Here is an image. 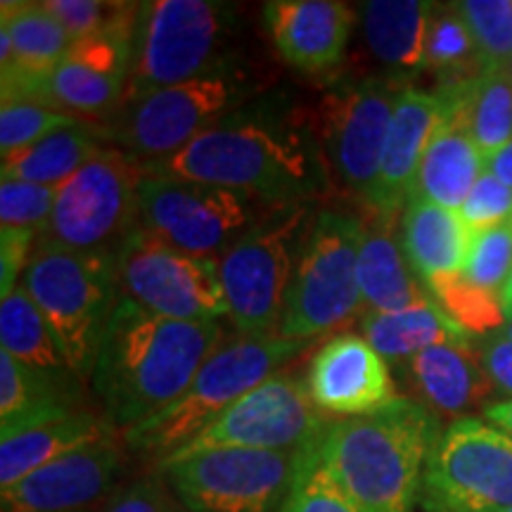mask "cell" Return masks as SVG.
Listing matches in <instances>:
<instances>
[{"label": "cell", "instance_id": "cell-24", "mask_svg": "<svg viewBox=\"0 0 512 512\" xmlns=\"http://www.w3.org/2000/svg\"><path fill=\"white\" fill-rule=\"evenodd\" d=\"M358 285L366 313H392L434 302L427 285L420 283V275L408 264L394 221L377 216L370 226H363Z\"/></svg>", "mask_w": 512, "mask_h": 512}, {"label": "cell", "instance_id": "cell-5", "mask_svg": "<svg viewBox=\"0 0 512 512\" xmlns=\"http://www.w3.org/2000/svg\"><path fill=\"white\" fill-rule=\"evenodd\" d=\"M69 368L81 384L93 380L102 339L121 299L117 252H69L36 245L22 280Z\"/></svg>", "mask_w": 512, "mask_h": 512}, {"label": "cell", "instance_id": "cell-38", "mask_svg": "<svg viewBox=\"0 0 512 512\" xmlns=\"http://www.w3.org/2000/svg\"><path fill=\"white\" fill-rule=\"evenodd\" d=\"M275 512H363L351 498L339 489V484L313 458L311 446L304 451L302 467L294 479L292 491L287 494Z\"/></svg>", "mask_w": 512, "mask_h": 512}, {"label": "cell", "instance_id": "cell-31", "mask_svg": "<svg viewBox=\"0 0 512 512\" xmlns=\"http://www.w3.org/2000/svg\"><path fill=\"white\" fill-rule=\"evenodd\" d=\"M361 332L384 361L396 366H406L411 358L439 344L467 342V332L458 328L437 302L392 313L368 311L361 318Z\"/></svg>", "mask_w": 512, "mask_h": 512}, {"label": "cell", "instance_id": "cell-34", "mask_svg": "<svg viewBox=\"0 0 512 512\" xmlns=\"http://www.w3.org/2000/svg\"><path fill=\"white\" fill-rule=\"evenodd\" d=\"M425 69L439 74L441 83L475 79L486 69L479 60L475 38L456 3L437 5L425 46Z\"/></svg>", "mask_w": 512, "mask_h": 512}, {"label": "cell", "instance_id": "cell-11", "mask_svg": "<svg viewBox=\"0 0 512 512\" xmlns=\"http://www.w3.org/2000/svg\"><path fill=\"white\" fill-rule=\"evenodd\" d=\"M306 216V204L280 209L219 256L223 294L240 335H278L294 275V245Z\"/></svg>", "mask_w": 512, "mask_h": 512}, {"label": "cell", "instance_id": "cell-7", "mask_svg": "<svg viewBox=\"0 0 512 512\" xmlns=\"http://www.w3.org/2000/svg\"><path fill=\"white\" fill-rule=\"evenodd\" d=\"M363 226L339 211L316 216L294 266L278 337L311 344L366 313L358 285Z\"/></svg>", "mask_w": 512, "mask_h": 512}, {"label": "cell", "instance_id": "cell-23", "mask_svg": "<svg viewBox=\"0 0 512 512\" xmlns=\"http://www.w3.org/2000/svg\"><path fill=\"white\" fill-rule=\"evenodd\" d=\"M107 439H114L112 422L86 408L3 437L0 439V491L12 489L31 472L41 470L53 460Z\"/></svg>", "mask_w": 512, "mask_h": 512}, {"label": "cell", "instance_id": "cell-51", "mask_svg": "<svg viewBox=\"0 0 512 512\" xmlns=\"http://www.w3.org/2000/svg\"><path fill=\"white\" fill-rule=\"evenodd\" d=\"M510 228H512V219H510Z\"/></svg>", "mask_w": 512, "mask_h": 512}, {"label": "cell", "instance_id": "cell-28", "mask_svg": "<svg viewBox=\"0 0 512 512\" xmlns=\"http://www.w3.org/2000/svg\"><path fill=\"white\" fill-rule=\"evenodd\" d=\"M434 93L448 114L463 121L484 157L512 138L510 69H486L475 79L439 83Z\"/></svg>", "mask_w": 512, "mask_h": 512}, {"label": "cell", "instance_id": "cell-36", "mask_svg": "<svg viewBox=\"0 0 512 512\" xmlns=\"http://www.w3.org/2000/svg\"><path fill=\"white\" fill-rule=\"evenodd\" d=\"M484 69H508L512 64V0H463L456 3Z\"/></svg>", "mask_w": 512, "mask_h": 512}, {"label": "cell", "instance_id": "cell-21", "mask_svg": "<svg viewBox=\"0 0 512 512\" xmlns=\"http://www.w3.org/2000/svg\"><path fill=\"white\" fill-rule=\"evenodd\" d=\"M0 17V29L12 41V60L0 69L3 102L34 100L38 86L67 57L74 41L43 3L5 0Z\"/></svg>", "mask_w": 512, "mask_h": 512}, {"label": "cell", "instance_id": "cell-20", "mask_svg": "<svg viewBox=\"0 0 512 512\" xmlns=\"http://www.w3.org/2000/svg\"><path fill=\"white\" fill-rule=\"evenodd\" d=\"M441 119L444 102L437 93H427L415 86L403 88L384 143L380 176L368 204L377 219L394 221L396 214L411 202L420 162Z\"/></svg>", "mask_w": 512, "mask_h": 512}, {"label": "cell", "instance_id": "cell-33", "mask_svg": "<svg viewBox=\"0 0 512 512\" xmlns=\"http://www.w3.org/2000/svg\"><path fill=\"white\" fill-rule=\"evenodd\" d=\"M124 91L126 79L121 76L102 72L74 57H64L53 74L38 86L34 100L86 121L119 112Z\"/></svg>", "mask_w": 512, "mask_h": 512}, {"label": "cell", "instance_id": "cell-40", "mask_svg": "<svg viewBox=\"0 0 512 512\" xmlns=\"http://www.w3.org/2000/svg\"><path fill=\"white\" fill-rule=\"evenodd\" d=\"M512 273V228L498 226L475 233L467 252L463 275L472 283L491 292H503Z\"/></svg>", "mask_w": 512, "mask_h": 512}, {"label": "cell", "instance_id": "cell-3", "mask_svg": "<svg viewBox=\"0 0 512 512\" xmlns=\"http://www.w3.org/2000/svg\"><path fill=\"white\" fill-rule=\"evenodd\" d=\"M441 432L437 413L399 396L373 415L332 420L311 453L363 512H415Z\"/></svg>", "mask_w": 512, "mask_h": 512}, {"label": "cell", "instance_id": "cell-13", "mask_svg": "<svg viewBox=\"0 0 512 512\" xmlns=\"http://www.w3.org/2000/svg\"><path fill=\"white\" fill-rule=\"evenodd\" d=\"M401 83L406 81L389 76L332 88L313 121L330 181L366 207L380 176L396 100L406 88Z\"/></svg>", "mask_w": 512, "mask_h": 512}, {"label": "cell", "instance_id": "cell-42", "mask_svg": "<svg viewBox=\"0 0 512 512\" xmlns=\"http://www.w3.org/2000/svg\"><path fill=\"white\" fill-rule=\"evenodd\" d=\"M43 5L62 24L72 41L100 34L124 8V3H102V0H43Z\"/></svg>", "mask_w": 512, "mask_h": 512}, {"label": "cell", "instance_id": "cell-6", "mask_svg": "<svg viewBox=\"0 0 512 512\" xmlns=\"http://www.w3.org/2000/svg\"><path fill=\"white\" fill-rule=\"evenodd\" d=\"M233 10L211 0H152L140 5L121 110L145 95L223 72Z\"/></svg>", "mask_w": 512, "mask_h": 512}, {"label": "cell", "instance_id": "cell-39", "mask_svg": "<svg viewBox=\"0 0 512 512\" xmlns=\"http://www.w3.org/2000/svg\"><path fill=\"white\" fill-rule=\"evenodd\" d=\"M55 202L57 188L3 178L0 183V226L34 230L41 238L53 219Z\"/></svg>", "mask_w": 512, "mask_h": 512}, {"label": "cell", "instance_id": "cell-8", "mask_svg": "<svg viewBox=\"0 0 512 512\" xmlns=\"http://www.w3.org/2000/svg\"><path fill=\"white\" fill-rule=\"evenodd\" d=\"M150 166L105 145L57 188L53 219L36 245L69 252H117L138 228L140 185Z\"/></svg>", "mask_w": 512, "mask_h": 512}, {"label": "cell", "instance_id": "cell-4", "mask_svg": "<svg viewBox=\"0 0 512 512\" xmlns=\"http://www.w3.org/2000/svg\"><path fill=\"white\" fill-rule=\"evenodd\" d=\"M309 347V342H294L278 335L230 339L211 354L181 399L124 432L126 446L152 456L155 465L164 463L178 448L207 430L211 422L219 420L233 403Z\"/></svg>", "mask_w": 512, "mask_h": 512}, {"label": "cell", "instance_id": "cell-18", "mask_svg": "<svg viewBox=\"0 0 512 512\" xmlns=\"http://www.w3.org/2000/svg\"><path fill=\"white\" fill-rule=\"evenodd\" d=\"M121 463L114 439L83 446L0 491V512H88L117 484Z\"/></svg>", "mask_w": 512, "mask_h": 512}, {"label": "cell", "instance_id": "cell-1", "mask_svg": "<svg viewBox=\"0 0 512 512\" xmlns=\"http://www.w3.org/2000/svg\"><path fill=\"white\" fill-rule=\"evenodd\" d=\"M150 174L207 183L264 200L278 209L297 207L330 181L316 126L275 105H249L228 114Z\"/></svg>", "mask_w": 512, "mask_h": 512}, {"label": "cell", "instance_id": "cell-14", "mask_svg": "<svg viewBox=\"0 0 512 512\" xmlns=\"http://www.w3.org/2000/svg\"><path fill=\"white\" fill-rule=\"evenodd\" d=\"M121 294L164 318L219 323L230 316L219 261L200 259L136 228L117 249Z\"/></svg>", "mask_w": 512, "mask_h": 512}, {"label": "cell", "instance_id": "cell-16", "mask_svg": "<svg viewBox=\"0 0 512 512\" xmlns=\"http://www.w3.org/2000/svg\"><path fill=\"white\" fill-rule=\"evenodd\" d=\"M330 422L311 403L304 380L275 373L157 467L209 448L304 451L323 437Z\"/></svg>", "mask_w": 512, "mask_h": 512}, {"label": "cell", "instance_id": "cell-30", "mask_svg": "<svg viewBox=\"0 0 512 512\" xmlns=\"http://www.w3.org/2000/svg\"><path fill=\"white\" fill-rule=\"evenodd\" d=\"M107 138L105 128L74 121V124L50 133L27 150L3 157L0 174L10 181H27L48 188H60L83 169L102 150V140Z\"/></svg>", "mask_w": 512, "mask_h": 512}, {"label": "cell", "instance_id": "cell-22", "mask_svg": "<svg viewBox=\"0 0 512 512\" xmlns=\"http://www.w3.org/2000/svg\"><path fill=\"white\" fill-rule=\"evenodd\" d=\"M406 375L422 406L446 418H467L475 408L491 406L494 387L470 342L439 344L406 363Z\"/></svg>", "mask_w": 512, "mask_h": 512}, {"label": "cell", "instance_id": "cell-9", "mask_svg": "<svg viewBox=\"0 0 512 512\" xmlns=\"http://www.w3.org/2000/svg\"><path fill=\"white\" fill-rule=\"evenodd\" d=\"M425 512L512 510V437L486 418L451 420L422 479Z\"/></svg>", "mask_w": 512, "mask_h": 512}, {"label": "cell", "instance_id": "cell-49", "mask_svg": "<svg viewBox=\"0 0 512 512\" xmlns=\"http://www.w3.org/2000/svg\"><path fill=\"white\" fill-rule=\"evenodd\" d=\"M501 332H503V335H505V337H510V339H512V318L508 320V323H505V328H503Z\"/></svg>", "mask_w": 512, "mask_h": 512}, {"label": "cell", "instance_id": "cell-44", "mask_svg": "<svg viewBox=\"0 0 512 512\" xmlns=\"http://www.w3.org/2000/svg\"><path fill=\"white\" fill-rule=\"evenodd\" d=\"M105 512H183L178 498L159 479H138L119 491Z\"/></svg>", "mask_w": 512, "mask_h": 512}, {"label": "cell", "instance_id": "cell-43", "mask_svg": "<svg viewBox=\"0 0 512 512\" xmlns=\"http://www.w3.org/2000/svg\"><path fill=\"white\" fill-rule=\"evenodd\" d=\"M38 233L22 228H0V292L3 297L15 290L34 256ZM0 297V299H3Z\"/></svg>", "mask_w": 512, "mask_h": 512}, {"label": "cell", "instance_id": "cell-47", "mask_svg": "<svg viewBox=\"0 0 512 512\" xmlns=\"http://www.w3.org/2000/svg\"><path fill=\"white\" fill-rule=\"evenodd\" d=\"M484 418L494 425L501 427L512 437V399L510 401H494L489 408L484 411Z\"/></svg>", "mask_w": 512, "mask_h": 512}, {"label": "cell", "instance_id": "cell-45", "mask_svg": "<svg viewBox=\"0 0 512 512\" xmlns=\"http://www.w3.org/2000/svg\"><path fill=\"white\" fill-rule=\"evenodd\" d=\"M484 373L494 387L496 401L512 399V339L503 332H494L477 347Z\"/></svg>", "mask_w": 512, "mask_h": 512}, {"label": "cell", "instance_id": "cell-41", "mask_svg": "<svg viewBox=\"0 0 512 512\" xmlns=\"http://www.w3.org/2000/svg\"><path fill=\"white\" fill-rule=\"evenodd\" d=\"M458 214L472 235L498 226H508L512 219V188L484 171L477 178L470 195L465 197Z\"/></svg>", "mask_w": 512, "mask_h": 512}, {"label": "cell", "instance_id": "cell-37", "mask_svg": "<svg viewBox=\"0 0 512 512\" xmlns=\"http://www.w3.org/2000/svg\"><path fill=\"white\" fill-rule=\"evenodd\" d=\"M79 121L38 100H8L0 107V152L3 157L27 150L50 133Z\"/></svg>", "mask_w": 512, "mask_h": 512}, {"label": "cell", "instance_id": "cell-27", "mask_svg": "<svg viewBox=\"0 0 512 512\" xmlns=\"http://www.w3.org/2000/svg\"><path fill=\"white\" fill-rule=\"evenodd\" d=\"M434 3L422 0H370L363 3V31L373 55L394 72V79L425 69V46Z\"/></svg>", "mask_w": 512, "mask_h": 512}, {"label": "cell", "instance_id": "cell-17", "mask_svg": "<svg viewBox=\"0 0 512 512\" xmlns=\"http://www.w3.org/2000/svg\"><path fill=\"white\" fill-rule=\"evenodd\" d=\"M304 387L313 406L330 420L373 415L401 396L389 363L354 332H339L316 349Z\"/></svg>", "mask_w": 512, "mask_h": 512}, {"label": "cell", "instance_id": "cell-50", "mask_svg": "<svg viewBox=\"0 0 512 512\" xmlns=\"http://www.w3.org/2000/svg\"><path fill=\"white\" fill-rule=\"evenodd\" d=\"M508 69H510V74H512V64H510V67H508Z\"/></svg>", "mask_w": 512, "mask_h": 512}, {"label": "cell", "instance_id": "cell-25", "mask_svg": "<svg viewBox=\"0 0 512 512\" xmlns=\"http://www.w3.org/2000/svg\"><path fill=\"white\" fill-rule=\"evenodd\" d=\"M484 174V155L463 121L444 110V119L427 145L411 200L434 202L458 211Z\"/></svg>", "mask_w": 512, "mask_h": 512}, {"label": "cell", "instance_id": "cell-26", "mask_svg": "<svg viewBox=\"0 0 512 512\" xmlns=\"http://www.w3.org/2000/svg\"><path fill=\"white\" fill-rule=\"evenodd\" d=\"M401 247L422 283L463 273L472 233L458 211L434 202L411 200L401 214Z\"/></svg>", "mask_w": 512, "mask_h": 512}, {"label": "cell", "instance_id": "cell-52", "mask_svg": "<svg viewBox=\"0 0 512 512\" xmlns=\"http://www.w3.org/2000/svg\"><path fill=\"white\" fill-rule=\"evenodd\" d=\"M508 512H512V510H508Z\"/></svg>", "mask_w": 512, "mask_h": 512}, {"label": "cell", "instance_id": "cell-10", "mask_svg": "<svg viewBox=\"0 0 512 512\" xmlns=\"http://www.w3.org/2000/svg\"><path fill=\"white\" fill-rule=\"evenodd\" d=\"M304 451L209 448L159 470L188 512H273L292 491Z\"/></svg>", "mask_w": 512, "mask_h": 512}, {"label": "cell", "instance_id": "cell-2", "mask_svg": "<svg viewBox=\"0 0 512 512\" xmlns=\"http://www.w3.org/2000/svg\"><path fill=\"white\" fill-rule=\"evenodd\" d=\"M221 339L219 323L164 318L121 294L91 380L114 430H133L181 399Z\"/></svg>", "mask_w": 512, "mask_h": 512}, {"label": "cell", "instance_id": "cell-12", "mask_svg": "<svg viewBox=\"0 0 512 512\" xmlns=\"http://www.w3.org/2000/svg\"><path fill=\"white\" fill-rule=\"evenodd\" d=\"M249 86L230 69L155 91L124 112L107 138L145 164L174 157L197 136L240 110Z\"/></svg>", "mask_w": 512, "mask_h": 512}, {"label": "cell", "instance_id": "cell-15", "mask_svg": "<svg viewBox=\"0 0 512 512\" xmlns=\"http://www.w3.org/2000/svg\"><path fill=\"white\" fill-rule=\"evenodd\" d=\"M252 197L150 174L140 185L138 228L200 259H216L254 226Z\"/></svg>", "mask_w": 512, "mask_h": 512}, {"label": "cell", "instance_id": "cell-32", "mask_svg": "<svg viewBox=\"0 0 512 512\" xmlns=\"http://www.w3.org/2000/svg\"><path fill=\"white\" fill-rule=\"evenodd\" d=\"M79 396L0 351V439L79 411Z\"/></svg>", "mask_w": 512, "mask_h": 512}, {"label": "cell", "instance_id": "cell-48", "mask_svg": "<svg viewBox=\"0 0 512 512\" xmlns=\"http://www.w3.org/2000/svg\"><path fill=\"white\" fill-rule=\"evenodd\" d=\"M501 302H503V311H505V318H512V273L508 278V283H505L503 292H501Z\"/></svg>", "mask_w": 512, "mask_h": 512}, {"label": "cell", "instance_id": "cell-35", "mask_svg": "<svg viewBox=\"0 0 512 512\" xmlns=\"http://www.w3.org/2000/svg\"><path fill=\"white\" fill-rule=\"evenodd\" d=\"M432 299L439 304V309L446 313L458 328H463L467 335H494V330L501 332L508 323L503 311L501 294L484 290L467 280L463 273H451L444 278L430 280L427 283Z\"/></svg>", "mask_w": 512, "mask_h": 512}, {"label": "cell", "instance_id": "cell-29", "mask_svg": "<svg viewBox=\"0 0 512 512\" xmlns=\"http://www.w3.org/2000/svg\"><path fill=\"white\" fill-rule=\"evenodd\" d=\"M0 347L22 366L36 370L38 375L62 387H81V380L69 368L62 344L57 342L48 320L31 302L22 283L8 297L0 299Z\"/></svg>", "mask_w": 512, "mask_h": 512}, {"label": "cell", "instance_id": "cell-46", "mask_svg": "<svg viewBox=\"0 0 512 512\" xmlns=\"http://www.w3.org/2000/svg\"><path fill=\"white\" fill-rule=\"evenodd\" d=\"M484 171L512 188V138L489 157H484Z\"/></svg>", "mask_w": 512, "mask_h": 512}, {"label": "cell", "instance_id": "cell-19", "mask_svg": "<svg viewBox=\"0 0 512 512\" xmlns=\"http://www.w3.org/2000/svg\"><path fill=\"white\" fill-rule=\"evenodd\" d=\"M264 22L278 55L297 72L318 76L344 60L354 10L339 0H268Z\"/></svg>", "mask_w": 512, "mask_h": 512}]
</instances>
